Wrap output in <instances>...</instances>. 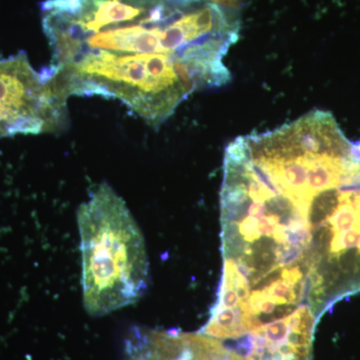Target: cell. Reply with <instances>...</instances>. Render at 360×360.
<instances>
[{
	"label": "cell",
	"mask_w": 360,
	"mask_h": 360,
	"mask_svg": "<svg viewBox=\"0 0 360 360\" xmlns=\"http://www.w3.org/2000/svg\"><path fill=\"white\" fill-rule=\"evenodd\" d=\"M68 99L51 68L39 72L25 53L0 60V127L8 136L63 131Z\"/></svg>",
	"instance_id": "cell-4"
},
{
	"label": "cell",
	"mask_w": 360,
	"mask_h": 360,
	"mask_svg": "<svg viewBox=\"0 0 360 360\" xmlns=\"http://www.w3.org/2000/svg\"><path fill=\"white\" fill-rule=\"evenodd\" d=\"M187 347L186 360H246L221 341L201 333H184Z\"/></svg>",
	"instance_id": "cell-5"
},
{
	"label": "cell",
	"mask_w": 360,
	"mask_h": 360,
	"mask_svg": "<svg viewBox=\"0 0 360 360\" xmlns=\"http://www.w3.org/2000/svg\"><path fill=\"white\" fill-rule=\"evenodd\" d=\"M77 224L87 314L101 317L139 302L148 288V255L124 200L103 182L78 208Z\"/></svg>",
	"instance_id": "cell-3"
},
{
	"label": "cell",
	"mask_w": 360,
	"mask_h": 360,
	"mask_svg": "<svg viewBox=\"0 0 360 360\" xmlns=\"http://www.w3.org/2000/svg\"><path fill=\"white\" fill-rule=\"evenodd\" d=\"M238 9L215 0H46L51 70L66 97L117 99L153 127L231 82Z\"/></svg>",
	"instance_id": "cell-2"
},
{
	"label": "cell",
	"mask_w": 360,
	"mask_h": 360,
	"mask_svg": "<svg viewBox=\"0 0 360 360\" xmlns=\"http://www.w3.org/2000/svg\"><path fill=\"white\" fill-rule=\"evenodd\" d=\"M220 224L221 281L200 333L240 352L314 340L323 314L360 293V142L322 110L238 137Z\"/></svg>",
	"instance_id": "cell-1"
},
{
	"label": "cell",
	"mask_w": 360,
	"mask_h": 360,
	"mask_svg": "<svg viewBox=\"0 0 360 360\" xmlns=\"http://www.w3.org/2000/svg\"><path fill=\"white\" fill-rule=\"evenodd\" d=\"M6 136H8V135H7L6 132L4 131V129H2L1 127H0V139H2V137H6Z\"/></svg>",
	"instance_id": "cell-6"
}]
</instances>
